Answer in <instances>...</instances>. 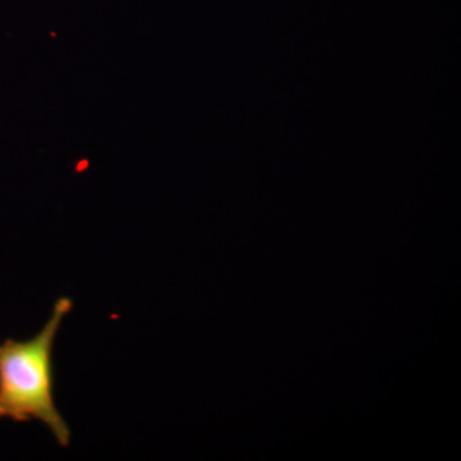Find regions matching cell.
<instances>
[{"label":"cell","mask_w":461,"mask_h":461,"mask_svg":"<svg viewBox=\"0 0 461 461\" xmlns=\"http://www.w3.org/2000/svg\"><path fill=\"white\" fill-rule=\"evenodd\" d=\"M68 297L58 300L50 320L29 341L7 339L0 345V411L3 417L23 421L38 420L59 445L69 444L71 433L58 411L53 396V353L58 330L71 312Z\"/></svg>","instance_id":"obj_1"},{"label":"cell","mask_w":461,"mask_h":461,"mask_svg":"<svg viewBox=\"0 0 461 461\" xmlns=\"http://www.w3.org/2000/svg\"><path fill=\"white\" fill-rule=\"evenodd\" d=\"M2 417H3V415H2V411H0V418H2Z\"/></svg>","instance_id":"obj_2"}]
</instances>
